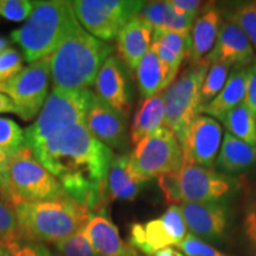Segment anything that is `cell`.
Returning <instances> with one entry per match:
<instances>
[{"label": "cell", "instance_id": "e0dca14e", "mask_svg": "<svg viewBox=\"0 0 256 256\" xmlns=\"http://www.w3.org/2000/svg\"><path fill=\"white\" fill-rule=\"evenodd\" d=\"M153 28L139 16L130 19L119 32L118 51L119 57L130 70H136L139 63L152 46Z\"/></svg>", "mask_w": 256, "mask_h": 256}, {"label": "cell", "instance_id": "ac0fdd59", "mask_svg": "<svg viewBox=\"0 0 256 256\" xmlns=\"http://www.w3.org/2000/svg\"><path fill=\"white\" fill-rule=\"evenodd\" d=\"M83 232L98 256H142L122 241L116 226L102 214L92 215Z\"/></svg>", "mask_w": 256, "mask_h": 256}, {"label": "cell", "instance_id": "7402d4cb", "mask_svg": "<svg viewBox=\"0 0 256 256\" xmlns=\"http://www.w3.org/2000/svg\"><path fill=\"white\" fill-rule=\"evenodd\" d=\"M130 244L136 250L151 256L160 249L176 246V242L164 220L159 217L145 223L133 224L130 232Z\"/></svg>", "mask_w": 256, "mask_h": 256}, {"label": "cell", "instance_id": "2e32d148", "mask_svg": "<svg viewBox=\"0 0 256 256\" xmlns=\"http://www.w3.org/2000/svg\"><path fill=\"white\" fill-rule=\"evenodd\" d=\"M95 95L119 113L128 115L132 104L130 75L119 56L104 60L95 80Z\"/></svg>", "mask_w": 256, "mask_h": 256}, {"label": "cell", "instance_id": "d6986e66", "mask_svg": "<svg viewBox=\"0 0 256 256\" xmlns=\"http://www.w3.org/2000/svg\"><path fill=\"white\" fill-rule=\"evenodd\" d=\"M222 23V16L215 6L208 5L198 14L191 30V52L188 58L192 64L200 63L212 50Z\"/></svg>", "mask_w": 256, "mask_h": 256}, {"label": "cell", "instance_id": "b9f144b4", "mask_svg": "<svg viewBox=\"0 0 256 256\" xmlns=\"http://www.w3.org/2000/svg\"><path fill=\"white\" fill-rule=\"evenodd\" d=\"M0 113H14L17 114L16 106L8 96L0 92Z\"/></svg>", "mask_w": 256, "mask_h": 256}, {"label": "cell", "instance_id": "5b68a950", "mask_svg": "<svg viewBox=\"0 0 256 256\" xmlns=\"http://www.w3.org/2000/svg\"><path fill=\"white\" fill-rule=\"evenodd\" d=\"M0 196L12 206L69 197L60 182L28 147L8 156L4 180L0 184Z\"/></svg>", "mask_w": 256, "mask_h": 256}, {"label": "cell", "instance_id": "603a6c76", "mask_svg": "<svg viewBox=\"0 0 256 256\" xmlns=\"http://www.w3.org/2000/svg\"><path fill=\"white\" fill-rule=\"evenodd\" d=\"M130 153L114 156L107 178V194L110 200H133L140 194L146 182L138 180L130 171Z\"/></svg>", "mask_w": 256, "mask_h": 256}, {"label": "cell", "instance_id": "ffe728a7", "mask_svg": "<svg viewBox=\"0 0 256 256\" xmlns=\"http://www.w3.org/2000/svg\"><path fill=\"white\" fill-rule=\"evenodd\" d=\"M249 75H250V66L241 70H232L220 94L212 101H210L206 107H203L202 113L214 118L215 120L218 119L222 121L223 118L232 108L244 101Z\"/></svg>", "mask_w": 256, "mask_h": 256}, {"label": "cell", "instance_id": "484cf974", "mask_svg": "<svg viewBox=\"0 0 256 256\" xmlns=\"http://www.w3.org/2000/svg\"><path fill=\"white\" fill-rule=\"evenodd\" d=\"M220 122L234 136L249 145L256 146V122L244 101L232 108Z\"/></svg>", "mask_w": 256, "mask_h": 256}, {"label": "cell", "instance_id": "cb8c5ba5", "mask_svg": "<svg viewBox=\"0 0 256 256\" xmlns=\"http://www.w3.org/2000/svg\"><path fill=\"white\" fill-rule=\"evenodd\" d=\"M165 120V90L153 98H146L134 115L130 139L139 144L144 138L158 130Z\"/></svg>", "mask_w": 256, "mask_h": 256}, {"label": "cell", "instance_id": "4fadbf2b", "mask_svg": "<svg viewBox=\"0 0 256 256\" xmlns=\"http://www.w3.org/2000/svg\"><path fill=\"white\" fill-rule=\"evenodd\" d=\"M223 130L218 121L208 115L200 114L188 127L182 146L184 164L214 168L217 154L222 145Z\"/></svg>", "mask_w": 256, "mask_h": 256}, {"label": "cell", "instance_id": "ee69618b", "mask_svg": "<svg viewBox=\"0 0 256 256\" xmlns=\"http://www.w3.org/2000/svg\"><path fill=\"white\" fill-rule=\"evenodd\" d=\"M8 156L5 154L4 152L0 151V184L2 183L5 177V171H6V164H8Z\"/></svg>", "mask_w": 256, "mask_h": 256}, {"label": "cell", "instance_id": "8d00e7d4", "mask_svg": "<svg viewBox=\"0 0 256 256\" xmlns=\"http://www.w3.org/2000/svg\"><path fill=\"white\" fill-rule=\"evenodd\" d=\"M23 70L22 56L17 50L8 49L0 52V84L14 78Z\"/></svg>", "mask_w": 256, "mask_h": 256}, {"label": "cell", "instance_id": "1f68e13d", "mask_svg": "<svg viewBox=\"0 0 256 256\" xmlns=\"http://www.w3.org/2000/svg\"><path fill=\"white\" fill-rule=\"evenodd\" d=\"M52 246L60 256H98L83 229Z\"/></svg>", "mask_w": 256, "mask_h": 256}, {"label": "cell", "instance_id": "44dd1931", "mask_svg": "<svg viewBox=\"0 0 256 256\" xmlns=\"http://www.w3.org/2000/svg\"><path fill=\"white\" fill-rule=\"evenodd\" d=\"M216 168L226 174H235L247 171L256 165V146L242 142L226 132L223 136Z\"/></svg>", "mask_w": 256, "mask_h": 256}, {"label": "cell", "instance_id": "ba28073f", "mask_svg": "<svg viewBox=\"0 0 256 256\" xmlns=\"http://www.w3.org/2000/svg\"><path fill=\"white\" fill-rule=\"evenodd\" d=\"M184 165V153L174 133L160 127L136 144L130 153V171L138 180L147 182L152 178L179 172Z\"/></svg>", "mask_w": 256, "mask_h": 256}, {"label": "cell", "instance_id": "52a82bcc", "mask_svg": "<svg viewBox=\"0 0 256 256\" xmlns=\"http://www.w3.org/2000/svg\"><path fill=\"white\" fill-rule=\"evenodd\" d=\"M208 70L206 64H194L165 89L164 127L174 133L180 146L190 124L202 113L200 89Z\"/></svg>", "mask_w": 256, "mask_h": 256}, {"label": "cell", "instance_id": "d6a6232c", "mask_svg": "<svg viewBox=\"0 0 256 256\" xmlns=\"http://www.w3.org/2000/svg\"><path fill=\"white\" fill-rule=\"evenodd\" d=\"M172 12L174 8L170 2H144L138 16L145 19L153 28H165Z\"/></svg>", "mask_w": 256, "mask_h": 256}, {"label": "cell", "instance_id": "e575fe53", "mask_svg": "<svg viewBox=\"0 0 256 256\" xmlns=\"http://www.w3.org/2000/svg\"><path fill=\"white\" fill-rule=\"evenodd\" d=\"M34 2L28 0H0V16L12 22H22L34 12Z\"/></svg>", "mask_w": 256, "mask_h": 256}, {"label": "cell", "instance_id": "60d3db41", "mask_svg": "<svg viewBox=\"0 0 256 256\" xmlns=\"http://www.w3.org/2000/svg\"><path fill=\"white\" fill-rule=\"evenodd\" d=\"M172 8L179 14H200V10L203 2L198 0H171L170 2Z\"/></svg>", "mask_w": 256, "mask_h": 256}, {"label": "cell", "instance_id": "4dcf8cb0", "mask_svg": "<svg viewBox=\"0 0 256 256\" xmlns=\"http://www.w3.org/2000/svg\"><path fill=\"white\" fill-rule=\"evenodd\" d=\"M242 236L252 256H256V190L249 192L243 203Z\"/></svg>", "mask_w": 256, "mask_h": 256}, {"label": "cell", "instance_id": "d590c367", "mask_svg": "<svg viewBox=\"0 0 256 256\" xmlns=\"http://www.w3.org/2000/svg\"><path fill=\"white\" fill-rule=\"evenodd\" d=\"M177 248L188 256H229L192 234H188L183 241L177 246Z\"/></svg>", "mask_w": 256, "mask_h": 256}, {"label": "cell", "instance_id": "d4e9b609", "mask_svg": "<svg viewBox=\"0 0 256 256\" xmlns=\"http://www.w3.org/2000/svg\"><path fill=\"white\" fill-rule=\"evenodd\" d=\"M136 72L140 94L145 100L164 92L171 84L168 69L152 49L142 60Z\"/></svg>", "mask_w": 256, "mask_h": 256}, {"label": "cell", "instance_id": "30bf717a", "mask_svg": "<svg viewBox=\"0 0 256 256\" xmlns=\"http://www.w3.org/2000/svg\"><path fill=\"white\" fill-rule=\"evenodd\" d=\"M50 76V56H46L30 63L14 78L0 84V92L8 95L17 115L25 121L32 120L46 104Z\"/></svg>", "mask_w": 256, "mask_h": 256}, {"label": "cell", "instance_id": "f1b7e54d", "mask_svg": "<svg viewBox=\"0 0 256 256\" xmlns=\"http://www.w3.org/2000/svg\"><path fill=\"white\" fill-rule=\"evenodd\" d=\"M4 249V256H60L44 243L24 238L18 234L14 238L0 242Z\"/></svg>", "mask_w": 256, "mask_h": 256}, {"label": "cell", "instance_id": "7c38bea8", "mask_svg": "<svg viewBox=\"0 0 256 256\" xmlns=\"http://www.w3.org/2000/svg\"><path fill=\"white\" fill-rule=\"evenodd\" d=\"M186 228L196 238L209 242H222L228 238L232 211L228 202L182 203Z\"/></svg>", "mask_w": 256, "mask_h": 256}, {"label": "cell", "instance_id": "bcb514c9", "mask_svg": "<svg viewBox=\"0 0 256 256\" xmlns=\"http://www.w3.org/2000/svg\"><path fill=\"white\" fill-rule=\"evenodd\" d=\"M0 256H4V249H2V243H0Z\"/></svg>", "mask_w": 256, "mask_h": 256}, {"label": "cell", "instance_id": "836d02e7", "mask_svg": "<svg viewBox=\"0 0 256 256\" xmlns=\"http://www.w3.org/2000/svg\"><path fill=\"white\" fill-rule=\"evenodd\" d=\"M162 220H164V223L168 226L170 234L174 238V242H176V247L183 241L185 236L188 235L186 234V224H185L183 214H182L180 206H170L168 208V210L162 214Z\"/></svg>", "mask_w": 256, "mask_h": 256}, {"label": "cell", "instance_id": "7bdbcfd3", "mask_svg": "<svg viewBox=\"0 0 256 256\" xmlns=\"http://www.w3.org/2000/svg\"><path fill=\"white\" fill-rule=\"evenodd\" d=\"M151 256H184V254L174 247H166L153 252Z\"/></svg>", "mask_w": 256, "mask_h": 256}, {"label": "cell", "instance_id": "f6af8a7d", "mask_svg": "<svg viewBox=\"0 0 256 256\" xmlns=\"http://www.w3.org/2000/svg\"><path fill=\"white\" fill-rule=\"evenodd\" d=\"M8 42L4 40L2 37H0V52H2V51L8 49Z\"/></svg>", "mask_w": 256, "mask_h": 256}, {"label": "cell", "instance_id": "6da1fadb", "mask_svg": "<svg viewBox=\"0 0 256 256\" xmlns=\"http://www.w3.org/2000/svg\"><path fill=\"white\" fill-rule=\"evenodd\" d=\"M70 198L92 212L107 203V178L114 153L80 124L54 134L31 150Z\"/></svg>", "mask_w": 256, "mask_h": 256}, {"label": "cell", "instance_id": "8992f818", "mask_svg": "<svg viewBox=\"0 0 256 256\" xmlns=\"http://www.w3.org/2000/svg\"><path fill=\"white\" fill-rule=\"evenodd\" d=\"M92 95L89 89L68 92L52 88L36 122L25 130V146L32 150L60 130L86 124Z\"/></svg>", "mask_w": 256, "mask_h": 256}, {"label": "cell", "instance_id": "8fae6325", "mask_svg": "<svg viewBox=\"0 0 256 256\" xmlns=\"http://www.w3.org/2000/svg\"><path fill=\"white\" fill-rule=\"evenodd\" d=\"M183 203L228 202L241 186L238 178L214 168L184 164L180 171Z\"/></svg>", "mask_w": 256, "mask_h": 256}, {"label": "cell", "instance_id": "9c48e42d", "mask_svg": "<svg viewBox=\"0 0 256 256\" xmlns=\"http://www.w3.org/2000/svg\"><path fill=\"white\" fill-rule=\"evenodd\" d=\"M144 2L139 0H75L76 19L88 34L100 40H112L130 19L136 17Z\"/></svg>", "mask_w": 256, "mask_h": 256}, {"label": "cell", "instance_id": "f546056e", "mask_svg": "<svg viewBox=\"0 0 256 256\" xmlns=\"http://www.w3.org/2000/svg\"><path fill=\"white\" fill-rule=\"evenodd\" d=\"M25 146V132L14 121L0 118V151L11 156L23 150Z\"/></svg>", "mask_w": 256, "mask_h": 256}, {"label": "cell", "instance_id": "83f0119b", "mask_svg": "<svg viewBox=\"0 0 256 256\" xmlns=\"http://www.w3.org/2000/svg\"><path fill=\"white\" fill-rule=\"evenodd\" d=\"M229 72L230 66L223 63L210 64V69L208 70L206 80H204L200 89L202 110L220 94V92L226 84Z\"/></svg>", "mask_w": 256, "mask_h": 256}, {"label": "cell", "instance_id": "277c9868", "mask_svg": "<svg viewBox=\"0 0 256 256\" xmlns=\"http://www.w3.org/2000/svg\"><path fill=\"white\" fill-rule=\"evenodd\" d=\"M76 22L72 2H34L26 23L12 32L11 38L22 48L25 60L34 63L50 56Z\"/></svg>", "mask_w": 256, "mask_h": 256}, {"label": "cell", "instance_id": "9a60e30c", "mask_svg": "<svg viewBox=\"0 0 256 256\" xmlns=\"http://www.w3.org/2000/svg\"><path fill=\"white\" fill-rule=\"evenodd\" d=\"M86 126L98 142L112 151L126 150L128 145L127 116L113 110L95 94L89 104Z\"/></svg>", "mask_w": 256, "mask_h": 256}, {"label": "cell", "instance_id": "ab89813d", "mask_svg": "<svg viewBox=\"0 0 256 256\" xmlns=\"http://www.w3.org/2000/svg\"><path fill=\"white\" fill-rule=\"evenodd\" d=\"M244 102L247 104L249 110H250L256 122V58L250 66V75H249L248 88Z\"/></svg>", "mask_w": 256, "mask_h": 256}, {"label": "cell", "instance_id": "5bb4252c", "mask_svg": "<svg viewBox=\"0 0 256 256\" xmlns=\"http://www.w3.org/2000/svg\"><path fill=\"white\" fill-rule=\"evenodd\" d=\"M255 58V50L244 32L235 23L226 20L220 25L212 50L200 63L208 66L214 63H223L234 70H241L250 66Z\"/></svg>", "mask_w": 256, "mask_h": 256}, {"label": "cell", "instance_id": "7a4b0ae2", "mask_svg": "<svg viewBox=\"0 0 256 256\" xmlns=\"http://www.w3.org/2000/svg\"><path fill=\"white\" fill-rule=\"evenodd\" d=\"M113 46L83 30L78 20L50 55L52 88L60 90H86L110 56Z\"/></svg>", "mask_w": 256, "mask_h": 256}, {"label": "cell", "instance_id": "f35d334b", "mask_svg": "<svg viewBox=\"0 0 256 256\" xmlns=\"http://www.w3.org/2000/svg\"><path fill=\"white\" fill-rule=\"evenodd\" d=\"M18 235L17 220L14 209L5 202L0 200V242L6 241Z\"/></svg>", "mask_w": 256, "mask_h": 256}, {"label": "cell", "instance_id": "74e56055", "mask_svg": "<svg viewBox=\"0 0 256 256\" xmlns=\"http://www.w3.org/2000/svg\"><path fill=\"white\" fill-rule=\"evenodd\" d=\"M159 188L164 192L166 200L170 204L183 203L182 198V184L179 172H171L160 176L158 178Z\"/></svg>", "mask_w": 256, "mask_h": 256}, {"label": "cell", "instance_id": "4316f807", "mask_svg": "<svg viewBox=\"0 0 256 256\" xmlns=\"http://www.w3.org/2000/svg\"><path fill=\"white\" fill-rule=\"evenodd\" d=\"M226 16L228 20L235 23L244 32L256 50V0L234 2Z\"/></svg>", "mask_w": 256, "mask_h": 256}, {"label": "cell", "instance_id": "3957f363", "mask_svg": "<svg viewBox=\"0 0 256 256\" xmlns=\"http://www.w3.org/2000/svg\"><path fill=\"white\" fill-rule=\"evenodd\" d=\"M12 209L19 235L44 244H54L84 229L92 216L87 206L70 197L22 203Z\"/></svg>", "mask_w": 256, "mask_h": 256}]
</instances>
